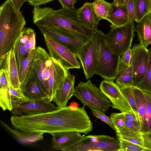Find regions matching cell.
Here are the masks:
<instances>
[{
	"label": "cell",
	"instance_id": "7",
	"mask_svg": "<svg viewBox=\"0 0 151 151\" xmlns=\"http://www.w3.org/2000/svg\"><path fill=\"white\" fill-rule=\"evenodd\" d=\"M43 34L67 47L76 56L79 50L89 39L73 31L56 27L36 25Z\"/></svg>",
	"mask_w": 151,
	"mask_h": 151
},
{
	"label": "cell",
	"instance_id": "39",
	"mask_svg": "<svg viewBox=\"0 0 151 151\" xmlns=\"http://www.w3.org/2000/svg\"><path fill=\"white\" fill-rule=\"evenodd\" d=\"M118 134L122 138L134 144L137 145H139L140 146L143 147H145L144 145L143 140L142 137V136H134L132 137H128L121 136L119 135V134Z\"/></svg>",
	"mask_w": 151,
	"mask_h": 151
},
{
	"label": "cell",
	"instance_id": "32",
	"mask_svg": "<svg viewBox=\"0 0 151 151\" xmlns=\"http://www.w3.org/2000/svg\"><path fill=\"white\" fill-rule=\"evenodd\" d=\"M148 50L149 58L145 75L143 80L137 87L143 91L151 94V47Z\"/></svg>",
	"mask_w": 151,
	"mask_h": 151
},
{
	"label": "cell",
	"instance_id": "4",
	"mask_svg": "<svg viewBox=\"0 0 151 151\" xmlns=\"http://www.w3.org/2000/svg\"><path fill=\"white\" fill-rule=\"evenodd\" d=\"M111 27L109 32L105 34L106 42L114 53L121 56L131 47L136 31L134 21L130 20L124 25Z\"/></svg>",
	"mask_w": 151,
	"mask_h": 151
},
{
	"label": "cell",
	"instance_id": "27",
	"mask_svg": "<svg viewBox=\"0 0 151 151\" xmlns=\"http://www.w3.org/2000/svg\"><path fill=\"white\" fill-rule=\"evenodd\" d=\"M115 80L120 88L133 86V71L131 66H126L121 61L118 73Z\"/></svg>",
	"mask_w": 151,
	"mask_h": 151
},
{
	"label": "cell",
	"instance_id": "35",
	"mask_svg": "<svg viewBox=\"0 0 151 151\" xmlns=\"http://www.w3.org/2000/svg\"><path fill=\"white\" fill-rule=\"evenodd\" d=\"M110 117L114 125L115 131L123 128L125 123V113H112L110 114Z\"/></svg>",
	"mask_w": 151,
	"mask_h": 151
},
{
	"label": "cell",
	"instance_id": "44",
	"mask_svg": "<svg viewBox=\"0 0 151 151\" xmlns=\"http://www.w3.org/2000/svg\"><path fill=\"white\" fill-rule=\"evenodd\" d=\"M63 7L73 9H75L72 0H58Z\"/></svg>",
	"mask_w": 151,
	"mask_h": 151
},
{
	"label": "cell",
	"instance_id": "20",
	"mask_svg": "<svg viewBox=\"0 0 151 151\" xmlns=\"http://www.w3.org/2000/svg\"><path fill=\"white\" fill-rule=\"evenodd\" d=\"M142 133H148V129L146 120V103L145 96L144 91L138 87L132 86Z\"/></svg>",
	"mask_w": 151,
	"mask_h": 151
},
{
	"label": "cell",
	"instance_id": "33",
	"mask_svg": "<svg viewBox=\"0 0 151 151\" xmlns=\"http://www.w3.org/2000/svg\"><path fill=\"white\" fill-rule=\"evenodd\" d=\"M117 139L120 144L119 151H149V150L122 138L118 134H116Z\"/></svg>",
	"mask_w": 151,
	"mask_h": 151
},
{
	"label": "cell",
	"instance_id": "1",
	"mask_svg": "<svg viewBox=\"0 0 151 151\" xmlns=\"http://www.w3.org/2000/svg\"><path fill=\"white\" fill-rule=\"evenodd\" d=\"M10 120L14 128L28 132L75 131L87 134L93 129L84 106H66L45 113L12 116Z\"/></svg>",
	"mask_w": 151,
	"mask_h": 151
},
{
	"label": "cell",
	"instance_id": "47",
	"mask_svg": "<svg viewBox=\"0 0 151 151\" xmlns=\"http://www.w3.org/2000/svg\"><path fill=\"white\" fill-rule=\"evenodd\" d=\"M149 8L150 12H151V0H149Z\"/></svg>",
	"mask_w": 151,
	"mask_h": 151
},
{
	"label": "cell",
	"instance_id": "43",
	"mask_svg": "<svg viewBox=\"0 0 151 151\" xmlns=\"http://www.w3.org/2000/svg\"><path fill=\"white\" fill-rule=\"evenodd\" d=\"M54 0H28L27 2L30 5L38 7L45 4Z\"/></svg>",
	"mask_w": 151,
	"mask_h": 151
},
{
	"label": "cell",
	"instance_id": "11",
	"mask_svg": "<svg viewBox=\"0 0 151 151\" xmlns=\"http://www.w3.org/2000/svg\"><path fill=\"white\" fill-rule=\"evenodd\" d=\"M36 32L30 27H24L15 41L13 47L17 62L19 76L22 62L29 52L36 49Z\"/></svg>",
	"mask_w": 151,
	"mask_h": 151
},
{
	"label": "cell",
	"instance_id": "17",
	"mask_svg": "<svg viewBox=\"0 0 151 151\" xmlns=\"http://www.w3.org/2000/svg\"><path fill=\"white\" fill-rule=\"evenodd\" d=\"M52 136V147L62 151L81 139L84 137L80 133L75 131L58 132L51 134Z\"/></svg>",
	"mask_w": 151,
	"mask_h": 151
},
{
	"label": "cell",
	"instance_id": "26",
	"mask_svg": "<svg viewBox=\"0 0 151 151\" xmlns=\"http://www.w3.org/2000/svg\"><path fill=\"white\" fill-rule=\"evenodd\" d=\"M136 32L140 42L147 47L151 44V19L148 15L145 16L137 24Z\"/></svg>",
	"mask_w": 151,
	"mask_h": 151
},
{
	"label": "cell",
	"instance_id": "42",
	"mask_svg": "<svg viewBox=\"0 0 151 151\" xmlns=\"http://www.w3.org/2000/svg\"><path fill=\"white\" fill-rule=\"evenodd\" d=\"M125 119L131 122L136 125L141 127L139 118L134 114H132L125 113Z\"/></svg>",
	"mask_w": 151,
	"mask_h": 151
},
{
	"label": "cell",
	"instance_id": "9",
	"mask_svg": "<svg viewBox=\"0 0 151 151\" xmlns=\"http://www.w3.org/2000/svg\"><path fill=\"white\" fill-rule=\"evenodd\" d=\"M50 56L59 61L67 70L80 68L76 55L67 47L49 36L43 35Z\"/></svg>",
	"mask_w": 151,
	"mask_h": 151
},
{
	"label": "cell",
	"instance_id": "40",
	"mask_svg": "<svg viewBox=\"0 0 151 151\" xmlns=\"http://www.w3.org/2000/svg\"><path fill=\"white\" fill-rule=\"evenodd\" d=\"M145 147L151 151V133H142Z\"/></svg>",
	"mask_w": 151,
	"mask_h": 151
},
{
	"label": "cell",
	"instance_id": "49",
	"mask_svg": "<svg viewBox=\"0 0 151 151\" xmlns=\"http://www.w3.org/2000/svg\"><path fill=\"white\" fill-rule=\"evenodd\" d=\"M72 1L74 4L77 2V0H72Z\"/></svg>",
	"mask_w": 151,
	"mask_h": 151
},
{
	"label": "cell",
	"instance_id": "8",
	"mask_svg": "<svg viewBox=\"0 0 151 151\" xmlns=\"http://www.w3.org/2000/svg\"><path fill=\"white\" fill-rule=\"evenodd\" d=\"M98 52L94 31L79 50L76 56L80 60L86 79L95 74L98 64Z\"/></svg>",
	"mask_w": 151,
	"mask_h": 151
},
{
	"label": "cell",
	"instance_id": "36",
	"mask_svg": "<svg viewBox=\"0 0 151 151\" xmlns=\"http://www.w3.org/2000/svg\"><path fill=\"white\" fill-rule=\"evenodd\" d=\"M92 112L93 115L104 121L108 124L112 129L115 130L114 125L111 117L106 116L105 113L96 109L90 108Z\"/></svg>",
	"mask_w": 151,
	"mask_h": 151
},
{
	"label": "cell",
	"instance_id": "46",
	"mask_svg": "<svg viewBox=\"0 0 151 151\" xmlns=\"http://www.w3.org/2000/svg\"><path fill=\"white\" fill-rule=\"evenodd\" d=\"M114 3L119 5H125L127 0H113Z\"/></svg>",
	"mask_w": 151,
	"mask_h": 151
},
{
	"label": "cell",
	"instance_id": "2",
	"mask_svg": "<svg viewBox=\"0 0 151 151\" xmlns=\"http://www.w3.org/2000/svg\"><path fill=\"white\" fill-rule=\"evenodd\" d=\"M24 17L10 0L0 7V57L13 48L26 24Z\"/></svg>",
	"mask_w": 151,
	"mask_h": 151
},
{
	"label": "cell",
	"instance_id": "45",
	"mask_svg": "<svg viewBox=\"0 0 151 151\" xmlns=\"http://www.w3.org/2000/svg\"><path fill=\"white\" fill-rule=\"evenodd\" d=\"M14 7L17 9L19 10L23 3L28 1V0H10Z\"/></svg>",
	"mask_w": 151,
	"mask_h": 151
},
{
	"label": "cell",
	"instance_id": "38",
	"mask_svg": "<svg viewBox=\"0 0 151 151\" xmlns=\"http://www.w3.org/2000/svg\"><path fill=\"white\" fill-rule=\"evenodd\" d=\"M125 6L129 20L134 21L135 19V12L134 0H127Z\"/></svg>",
	"mask_w": 151,
	"mask_h": 151
},
{
	"label": "cell",
	"instance_id": "21",
	"mask_svg": "<svg viewBox=\"0 0 151 151\" xmlns=\"http://www.w3.org/2000/svg\"><path fill=\"white\" fill-rule=\"evenodd\" d=\"M36 49L31 50L23 60L19 78L20 88L24 91V87L29 80L35 73V55Z\"/></svg>",
	"mask_w": 151,
	"mask_h": 151
},
{
	"label": "cell",
	"instance_id": "22",
	"mask_svg": "<svg viewBox=\"0 0 151 151\" xmlns=\"http://www.w3.org/2000/svg\"><path fill=\"white\" fill-rule=\"evenodd\" d=\"M23 93L31 101L46 100L47 98V96L40 84L35 73L27 82Z\"/></svg>",
	"mask_w": 151,
	"mask_h": 151
},
{
	"label": "cell",
	"instance_id": "16",
	"mask_svg": "<svg viewBox=\"0 0 151 151\" xmlns=\"http://www.w3.org/2000/svg\"><path fill=\"white\" fill-rule=\"evenodd\" d=\"M0 57V68L5 70L9 83L16 88H20L19 74L13 49Z\"/></svg>",
	"mask_w": 151,
	"mask_h": 151
},
{
	"label": "cell",
	"instance_id": "19",
	"mask_svg": "<svg viewBox=\"0 0 151 151\" xmlns=\"http://www.w3.org/2000/svg\"><path fill=\"white\" fill-rule=\"evenodd\" d=\"M78 17L83 23L90 29L98 30L99 21L95 13L93 3L86 1L77 9Z\"/></svg>",
	"mask_w": 151,
	"mask_h": 151
},
{
	"label": "cell",
	"instance_id": "37",
	"mask_svg": "<svg viewBox=\"0 0 151 151\" xmlns=\"http://www.w3.org/2000/svg\"><path fill=\"white\" fill-rule=\"evenodd\" d=\"M146 103V120L148 132L151 133V94L144 91Z\"/></svg>",
	"mask_w": 151,
	"mask_h": 151
},
{
	"label": "cell",
	"instance_id": "3",
	"mask_svg": "<svg viewBox=\"0 0 151 151\" xmlns=\"http://www.w3.org/2000/svg\"><path fill=\"white\" fill-rule=\"evenodd\" d=\"M98 52V64L95 74L104 79L115 80L118 74L120 56L114 53L107 45L105 34L101 30L94 31Z\"/></svg>",
	"mask_w": 151,
	"mask_h": 151
},
{
	"label": "cell",
	"instance_id": "25",
	"mask_svg": "<svg viewBox=\"0 0 151 151\" xmlns=\"http://www.w3.org/2000/svg\"><path fill=\"white\" fill-rule=\"evenodd\" d=\"M112 9L105 19L114 26H121L129 20L125 5H119L111 3Z\"/></svg>",
	"mask_w": 151,
	"mask_h": 151
},
{
	"label": "cell",
	"instance_id": "41",
	"mask_svg": "<svg viewBox=\"0 0 151 151\" xmlns=\"http://www.w3.org/2000/svg\"><path fill=\"white\" fill-rule=\"evenodd\" d=\"M132 50L131 48L128 49L122 55L121 58V61L126 66H129L132 56Z\"/></svg>",
	"mask_w": 151,
	"mask_h": 151
},
{
	"label": "cell",
	"instance_id": "31",
	"mask_svg": "<svg viewBox=\"0 0 151 151\" xmlns=\"http://www.w3.org/2000/svg\"><path fill=\"white\" fill-rule=\"evenodd\" d=\"M9 84L12 108L22 103L31 101L24 95L20 88H16Z\"/></svg>",
	"mask_w": 151,
	"mask_h": 151
},
{
	"label": "cell",
	"instance_id": "13",
	"mask_svg": "<svg viewBox=\"0 0 151 151\" xmlns=\"http://www.w3.org/2000/svg\"><path fill=\"white\" fill-rule=\"evenodd\" d=\"M52 63V58L46 50L40 46L37 47L35 55V73L47 96V99L49 93V80Z\"/></svg>",
	"mask_w": 151,
	"mask_h": 151
},
{
	"label": "cell",
	"instance_id": "48",
	"mask_svg": "<svg viewBox=\"0 0 151 151\" xmlns=\"http://www.w3.org/2000/svg\"><path fill=\"white\" fill-rule=\"evenodd\" d=\"M149 17L151 19V12H150L148 15Z\"/></svg>",
	"mask_w": 151,
	"mask_h": 151
},
{
	"label": "cell",
	"instance_id": "12",
	"mask_svg": "<svg viewBox=\"0 0 151 151\" xmlns=\"http://www.w3.org/2000/svg\"><path fill=\"white\" fill-rule=\"evenodd\" d=\"M99 88L110 100L113 109H118L122 112L134 114L120 87L114 80L104 79L101 82Z\"/></svg>",
	"mask_w": 151,
	"mask_h": 151
},
{
	"label": "cell",
	"instance_id": "6",
	"mask_svg": "<svg viewBox=\"0 0 151 151\" xmlns=\"http://www.w3.org/2000/svg\"><path fill=\"white\" fill-rule=\"evenodd\" d=\"M120 144L117 139L105 135L85 137L63 151H119Z\"/></svg>",
	"mask_w": 151,
	"mask_h": 151
},
{
	"label": "cell",
	"instance_id": "15",
	"mask_svg": "<svg viewBox=\"0 0 151 151\" xmlns=\"http://www.w3.org/2000/svg\"><path fill=\"white\" fill-rule=\"evenodd\" d=\"M60 108L55 106L51 102L43 100L22 103L12 108L10 111L12 116H17L45 113L56 110Z\"/></svg>",
	"mask_w": 151,
	"mask_h": 151
},
{
	"label": "cell",
	"instance_id": "24",
	"mask_svg": "<svg viewBox=\"0 0 151 151\" xmlns=\"http://www.w3.org/2000/svg\"><path fill=\"white\" fill-rule=\"evenodd\" d=\"M0 106L3 111H11L12 109L9 84L5 70L0 68Z\"/></svg>",
	"mask_w": 151,
	"mask_h": 151
},
{
	"label": "cell",
	"instance_id": "29",
	"mask_svg": "<svg viewBox=\"0 0 151 151\" xmlns=\"http://www.w3.org/2000/svg\"><path fill=\"white\" fill-rule=\"evenodd\" d=\"M135 19L136 22L139 23L145 16L150 13L149 0H134Z\"/></svg>",
	"mask_w": 151,
	"mask_h": 151
},
{
	"label": "cell",
	"instance_id": "14",
	"mask_svg": "<svg viewBox=\"0 0 151 151\" xmlns=\"http://www.w3.org/2000/svg\"><path fill=\"white\" fill-rule=\"evenodd\" d=\"M51 58L52 63L49 80V93L46 100L50 102L61 89L68 71L59 61Z\"/></svg>",
	"mask_w": 151,
	"mask_h": 151
},
{
	"label": "cell",
	"instance_id": "10",
	"mask_svg": "<svg viewBox=\"0 0 151 151\" xmlns=\"http://www.w3.org/2000/svg\"><path fill=\"white\" fill-rule=\"evenodd\" d=\"M132 50L129 65L133 71V86H137L143 79L148 65L150 53L140 43L134 45Z\"/></svg>",
	"mask_w": 151,
	"mask_h": 151
},
{
	"label": "cell",
	"instance_id": "50",
	"mask_svg": "<svg viewBox=\"0 0 151 151\" xmlns=\"http://www.w3.org/2000/svg\"></svg>",
	"mask_w": 151,
	"mask_h": 151
},
{
	"label": "cell",
	"instance_id": "28",
	"mask_svg": "<svg viewBox=\"0 0 151 151\" xmlns=\"http://www.w3.org/2000/svg\"><path fill=\"white\" fill-rule=\"evenodd\" d=\"M92 3L99 21L101 19H105L112 9L111 3L104 0H95Z\"/></svg>",
	"mask_w": 151,
	"mask_h": 151
},
{
	"label": "cell",
	"instance_id": "5",
	"mask_svg": "<svg viewBox=\"0 0 151 151\" xmlns=\"http://www.w3.org/2000/svg\"><path fill=\"white\" fill-rule=\"evenodd\" d=\"M74 96L83 104L90 108L99 110L104 113L111 106V103L100 88L92 83L91 80L80 82L75 88Z\"/></svg>",
	"mask_w": 151,
	"mask_h": 151
},
{
	"label": "cell",
	"instance_id": "18",
	"mask_svg": "<svg viewBox=\"0 0 151 151\" xmlns=\"http://www.w3.org/2000/svg\"><path fill=\"white\" fill-rule=\"evenodd\" d=\"M75 76L68 71L61 89L53 98L52 101L60 107L66 106L68 100L74 93Z\"/></svg>",
	"mask_w": 151,
	"mask_h": 151
},
{
	"label": "cell",
	"instance_id": "30",
	"mask_svg": "<svg viewBox=\"0 0 151 151\" xmlns=\"http://www.w3.org/2000/svg\"><path fill=\"white\" fill-rule=\"evenodd\" d=\"M115 132L121 136L128 137L142 136L141 127L126 119L124 127Z\"/></svg>",
	"mask_w": 151,
	"mask_h": 151
},
{
	"label": "cell",
	"instance_id": "23",
	"mask_svg": "<svg viewBox=\"0 0 151 151\" xmlns=\"http://www.w3.org/2000/svg\"><path fill=\"white\" fill-rule=\"evenodd\" d=\"M1 123L6 129L21 143L30 144L43 139L44 133L25 132L15 128L13 129L1 121Z\"/></svg>",
	"mask_w": 151,
	"mask_h": 151
},
{
	"label": "cell",
	"instance_id": "34",
	"mask_svg": "<svg viewBox=\"0 0 151 151\" xmlns=\"http://www.w3.org/2000/svg\"><path fill=\"white\" fill-rule=\"evenodd\" d=\"M121 88L134 114L139 118L136 101L133 91L132 86L123 87Z\"/></svg>",
	"mask_w": 151,
	"mask_h": 151
}]
</instances>
